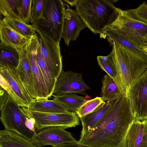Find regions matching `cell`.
Returning <instances> with one entry per match:
<instances>
[{"label": "cell", "mask_w": 147, "mask_h": 147, "mask_svg": "<svg viewBox=\"0 0 147 147\" xmlns=\"http://www.w3.org/2000/svg\"><path fill=\"white\" fill-rule=\"evenodd\" d=\"M144 124L143 134L140 147H147V122L143 121Z\"/></svg>", "instance_id": "33"}, {"label": "cell", "mask_w": 147, "mask_h": 147, "mask_svg": "<svg viewBox=\"0 0 147 147\" xmlns=\"http://www.w3.org/2000/svg\"><path fill=\"white\" fill-rule=\"evenodd\" d=\"M118 98L105 102L91 113L79 118L82 126L80 137L90 131L96 125L113 107Z\"/></svg>", "instance_id": "16"}, {"label": "cell", "mask_w": 147, "mask_h": 147, "mask_svg": "<svg viewBox=\"0 0 147 147\" xmlns=\"http://www.w3.org/2000/svg\"><path fill=\"white\" fill-rule=\"evenodd\" d=\"M0 21L26 37L31 39L36 34L35 29L31 25L26 24L21 20L4 18Z\"/></svg>", "instance_id": "28"}, {"label": "cell", "mask_w": 147, "mask_h": 147, "mask_svg": "<svg viewBox=\"0 0 147 147\" xmlns=\"http://www.w3.org/2000/svg\"><path fill=\"white\" fill-rule=\"evenodd\" d=\"M25 108L29 111L43 113H58L70 112L61 104L53 99H36L28 108Z\"/></svg>", "instance_id": "19"}, {"label": "cell", "mask_w": 147, "mask_h": 147, "mask_svg": "<svg viewBox=\"0 0 147 147\" xmlns=\"http://www.w3.org/2000/svg\"><path fill=\"white\" fill-rule=\"evenodd\" d=\"M1 42L18 49L26 45L30 40L26 37L0 21Z\"/></svg>", "instance_id": "18"}, {"label": "cell", "mask_w": 147, "mask_h": 147, "mask_svg": "<svg viewBox=\"0 0 147 147\" xmlns=\"http://www.w3.org/2000/svg\"><path fill=\"white\" fill-rule=\"evenodd\" d=\"M35 121L34 119L28 116L25 122L26 127L30 130L36 131L35 127Z\"/></svg>", "instance_id": "35"}, {"label": "cell", "mask_w": 147, "mask_h": 147, "mask_svg": "<svg viewBox=\"0 0 147 147\" xmlns=\"http://www.w3.org/2000/svg\"><path fill=\"white\" fill-rule=\"evenodd\" d=\"M37 34L31 38L27 45V51L30 63L36 99L50 98L45 84L40 73L35 58V52L38 45Z\"/></svg>", "instance_id": "13"}, {"label": "cell", "mask_w": 147, "mask_h": 147, "mask_svg": "<svg viewBox=\"0 0 147 147\" xmlns=\"http://www.w3.org/2000/svg\"><path fill=\"white\" fill-rule=\"evenodd\" d=\"M32 0H22L20 8V18L24 23L30 24Z\"/></svg>", "instance_id": "31"}, {"label": "cell", "mask_w": 147, "mask_h": 147, "mask_svg": "<svg viewBox=\"0 0 147 147\" xmlns=\"http://www.w3.org/2000/svg\"><path fill=\"white\" fill-rule=\"evenodd\" d=\"M63 1L71 6L76 7L78 5L79 0H64Z\"/></svg>", "instance_id": "36"}, {"label": "cell", "mask_w": 147, "mask_h": 147, "mask_svg": "<svg viewBox=\"0 0 147 147\" xmlns=\"http://www.w3.org/2000/svg\"><path fill=\"white\" fill-rule=\"evenodd\" d=\"M111 51L125 92L147 69V60L138 54L112 42Z\"/></svg>", "instance_id": "3"}, {"label": "cell", "mask_w": 147, "mask_h": 147, "mask_svg": "<svg viewBox=\"0 0 147 147\" xmlns=\"http://www.w3.org/2000/svg\"><path fill=\"white\" fill-rule=\"evenodd\" d=\"M131 16L147 24V4L144 1L137 8L126 10Z\"/></svg>", "instance_id": "30"}, {"label": "cell", "mask_w": 147, "mask_h": 147, "mask_svg": "<svg viewBox=\"0 0 147 147\" xmlns=\"http://www.w3.org/2000/svg\"><path fill=\"white\" fill-rule=\"evenodd\" d=\"M0 119L5 129L16 132L32 140L35 132L26 126L28 117L18 105L1 87L0 92Z\"/></svg>", "instance_id": "5"}, {"label": "cell", "mask_w": 147, "mask_h": 147, "mask_svg": "<svg viewBox=\"0 0 147 147\" xmlns=\"http://www.w3.org/2000/svg\"><path fill=\"white\" fill-rule=\"evenodd\" d=\"M125 94L121 95L100 121L78 142L94 147H124L128 131L135 119Z\"/></svg>", "instance_id": "1"}, {"label": "cell", "mask_w": 147, "mask_h": 147, "mask_svg": "<svg viewBox=\"0 0 147 147\" xmlns=\"http://www.w3.org/2000/svg\"><path fill=\"white\" fill-rule=\"evenodd\" d=\"M135 119L147 120V69L126 90Z\"/></svg>", "instance_id": "9"}, {"label": "cell", "mask_w": 147, "mask_h": 147, "mask_svg": "<svg viewBox=\"0 0 147 147\" xmlns=\"http://www.w3.org/2000/svg\"><path fill=\"white\" fill-rule=\"evenodd\" d=\"M0 147H38L32 140L14 131H0Z\"/></svg>", "instance_id": "17"}, {"label": "cell", "mask_w": 147, "mask_h": 147, "mask_svg": "<svg viewBox=\"0 0 147 147\" xmlns=\"http://www.w3.org/2000/svg\"><path fill=\"white\" fill-rule=\"evenodd\" d=\"M113 1L79 0L76 10L88 27L95 34L104 35L105 30L117 18L119 8Z\"/></svg>", "instance_id": "2"}, {"label": "cell", "mask_w": 147, "mask_h": 147, "mask_svg": "<svg viewBox=\"0 0 147 147\" xmlns=\"http://www.w3.org/2000/svg\"><path fill=\"white\" fill-rule=\"evenodd\" d=\"M53 147H94L87 145L77 142L66 144L57 145Z\"/></svg>", "instance_id": "34"}, {"label": "cell", "mask_w": 147, "mask_h": 147, "mask_svg": "<svg viewBox=\"0 0 147 147\" xmlns=\"http://www.w3.org/2000/svg\"><path fill=\"white\" fill-rule=\"evenodd\" d=\"M146 122H147V120H146Z\"/></svg>", "instance_id": "38"}, {"label": "cell", "mask_w": 147, "mask_h": 147, "mask_svg": "<svg viewBox=\"0 0 147 147\" xmlns=\"http://www.w3.org/2000/svg\"><path fill=\"white\" fill-rule=\"evenodd\" d=\"M37 33L42 58L57 79L63 69L60 43L55 42L44 34Z\"/></svg>", "instance_id": "11"}, {"label": "cell", "mask_w": 147, "mask_h": 147, "mask_svg": "<svg viewBox=\"0 0 147 147\" xmlns=\"http://www.w3.org/2000/svg\"><path fill=\"white\" fill-rule=\"evenodd\" d=\"M35 58L40 73L50 97L52 96L57 79L42 58L39 43L36 51Z\"/></svg>", "instance_id": "20"}, {"label": "cell", "mask_w": 147, "mask_h": 147, "mask_svg": "<svg viewBox=\"0 0 147 147\" xmlns=\"http://www.w3.org/2000/svg\"><path fill=\"white\" fill-rule=\"evenodd\" d=\"M65 5L61 0H44L42 13L31 25L55 42L62 38Z\"/></svg>", "instance_id": "4"}, {"label": "cell", "mask_w": 147, "mask_h": 147, "mask_svg": "<svg viewBox=\"0 0 147 147\" xmlns=\"http://www.w3.org/2000/svg\"><path fill=\"white\" fill-rule=\"evenodd\" d=\"M1 87L21 107L28 108L34 101L16 68L0 65Z\"/></svg>", "instance_id": "6"}, {"label": "cell", "mask_w": 147, "mask_h": 147, "mask_svg": "<svg viewBox=\"0 0 147 147\" xmlns=\"http://www.w3.org/2000/svg\"><path fill=\"white\" fill-rule=\"evenodd\" d=\"M107 28L121 34L139 48L147 40V24L134 18L126 10L119 8L116 19Z\"/></svg>", "instance_id": "7"}, {"label": "cell", "mask_w": 147, "mask_h": 147, "mask_svg": "<svg viewBox=\"0 0 147 147\" xmlns=\"http://www.w3.org/2000/svg\"><path fill=\"white\" fill-rule=\"evenodd\" d=\"M32 140L38 147H53L78 142L69 132L63 127H51L36 131Z\"/></svg>", "instance_id": "12"}, {"label": "cell", "mask_w": 147, "mask_h": 147, "mask_svg": "<svg viewBox=\"0 0 147 147\" xmlns=\"http://www.w3.org/2000/svg\"><path fill=\"white\" fill-rule=\"evenodd\" d=\"M53 97L54 100L61 104L68 111L76 113L87 101L85 97L74 93L66 94Z\"/></svg>", "instance_id": "26"}, {"label": "cell", "mask_w": 147, "mask_h": 147, "mask_svg": "<svg viewBox=\"0 0 147 147\" xmlns=\"http://www.w3.org/2000/svg\"><path fill=\"white\" fill-rule=\"evenodd\" d=\"M90 89L81 74L71 71H65L62 69L57 79L52 96L68 93L84 95Z\"/></svg>", "instance_id": "10"}, {"label": "cell", "mask_w": 147, "mask_h": 147, "mask_svg": "<svg viewBox=\"0 0 147 147\" xmlns=\"http://www.w3.org/2000/svg\"><path fill=\"white\" fill-rule=\"evenodd\" d=\"M105 102L101 97H97L87 100L79 108L76 113L79 118L82 117L91 113Z\"/></svg>", "instance_id": "29"}, {"label": "cell", "mask_w": 147, "mask_h": 147, "mask_svg": "<svg viewBox=\"0 0 147 147\" xmlns=\"http://www.w3.org/2000/svg\"><path fill=\"white\" fill-rule=\"evenodd\" d=\"M20 55L18 49L0 43V65L16 68L18 64Z\"/></svg>", "instance_id": "25"}, {"label": "cell", "mask_w": 147, "mask_h": 147, "mask_svg": "<svg viewBox=\"0 0 147 147\" xmlns=\"http://www.w3.org/2000/svg\"><path fill=\"white\" fill-rule=\"evenodd\" d=\"M22 1V0H0L1 14L4 18L22 21L20 15Z\"/></svg>", "instance_id": "27"}, {"label": "cell", "mask_w": 147, "mask_h": 147, "mask_svg": "<svg viewBox=\"0 0 147 147\" xmlns=\"http://www.w3.org/2000/svg\"><path fill=\"white\" fill-rule=\"evenodd\" d=\"M104 35L107 36L112 42L134 52L147 60V55L140 48L135 45L123 35L114 30L107 28L103 32Z\"/></svg>", "instance_id": "23"}, {"label": "cell", "mask_w": 147, "mask_h": 147, "mask_svg": "<svg viewBox=\"0 0 147 147\" xmlns=\"http://www.w3.org/2000/svg\"><path fill=\"white\" fill-rule=\"evenodd\" d=\"M101 97L104 102L118 98L122 94L114 81L107 74L102 80Z\"/></svg>", "instance_id": "24"}, {"label": "cell", "mask_w": 147, "mask_h": 147, "mask_svg": "<svg viewBox=\"0 0 147 147\" xmlns=\"http://www.w3.org/2000/svg\"><path fill=\"white\" fill-rule=\"evenodd\" d=\"M97 59L101 68L114 81L122 94H125L111 52L107 56H97Z\"/></svg>", "instance_id": "21"}, {"label": "cell", "mask_w": 147, "mask_h": 147, "mask_svg": "<svg viewBox=\"0 0 147 147\" xmlns=\"http://www.w3.org/2000/svg\"><path fill=\"white\" fill-rule=\"evenodd\" d=\"M27 44L24 47L18 49L19 53L20 59L18 64L16 68L29 94L32 98L35 100L36 97L32 71L27 51Z\"/></svg>", "instance_id": "15"}, {"label": "cell", "mask_w": 147, "mask_h": 147, "mask_svg": "<svg viewBox=\"0 0 147 147\" xmlns=\"http://www.w3.org/2000/svg\"><path fill=\"white\" fill-rule=\"evenodd\" d=\"M140 48L147 55V40L143 45L141 46Z\"/></svg>", "instance_id": "37"}, {"label": "cell", "mask_w": 147, "mask_h": 147, "mask_svg": "<svg viewBox=\"0 0 147 147\" xmlns=\"http://www.w3.org/2000/svg\"><path fill=\"white\" fill-rule=\"evenodd\" d=\"M27 115L34 119L36 131L51 127L65 129L75 127L80 124L79 117L76 112L43 113L29 111L21 107Z\"/></svg>", "instance_id": "8"}, {"label": "cell", "mask_w": 147, "mask_h": 147, "mask_svg": "<svg viewBox=\"0 0 147 147\" xmlns=\"http://www.w3.org/2000/svg\"><path fill=\"white\" fill-rule=\"evenodd\" d=\"M87 26L76 10L65 7L62 38L68 46L71 41L76 40L80 31Z\"/></svg>", "instance_id": "14"}, {"label": "cell", "mask_w": 147, "mask_h": 147, "mask_svg": "<svg viewBox=\"0 0 147 147\" xmlns=\"http://www.w3.org/2000/svg\"><path fill=\"white\" fill-rule=\"evenodd\" d=\"M44 0H32L30 23L34 22L40 16L43 9Z\"/></svg>", "instance_id": "32"}, {"label": "cell", "mask_w": 147, "mask_h": 147, "mask_svg": "<svg viewBox=\"0 0 147 147\" xmlns=\"http://www.w3.org/2000/svg\"><path fill=\"white\" fill-rule=\"evenodd\" d=\"M143 121L134 120L126 136L124 147H140L143 134Z\"/></svg>", "instance_id": "22"}]
</instances>
